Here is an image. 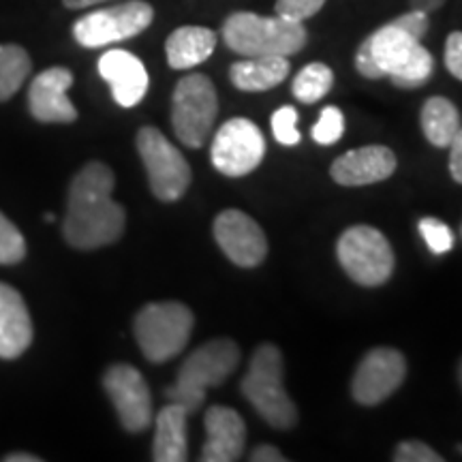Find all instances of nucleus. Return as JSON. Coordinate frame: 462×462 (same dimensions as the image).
Returning a JSON list of instances; mask_svg holds the SVG:
<instances>
[{
	"label": "nucleus",
	"mask_w": 462,
	"mask_h": 462,
	"mask_svg": "<svg viewBox=\"0 0 462 462\" xmlns=\"http://www.w3.org/2000/svg\"><path fill=\"white\" fill-rule=\"evenodd\" d=\"M5 460H7V462H39L42 458H39V456H34V454H11Z\"/></svg>",
	"instance_id": "37"
},
{
	"label": "nucleus",
	"mask_w": 462,
	"mask_h": 462,
	"mask_svg": "<svg viewBox=\"0 0 462 462\" xmlns=\"http://www.w3.org/2000/svg\"><path fill=\"white\" fill-rule=\"evenodd\" d=\"M326 0H276V15L293 22H304L321 11Z\"/></svg>",
	"instance_id": "30"
},
{
	"label": "nucleus",
	"mask_w": 462,
	"mask_h": 462,
	"mask_svg": "<svg viewBox=\"0 0 462 462\" xmlns=\"http://www.w3.org/2000/svg\"><path fill=\"white\" fill-rule=\"evenodd\" d=\"M396 462H441L443 458L435 449L421 441H402L394 452Z\"/></svg>",
	"instance_id": "31"
},
{
	"label": "nucleus",
	"mask_w": 462,
	"mask_h": 462,
	"mask_svg": "<svg viewBox=\"0 0 462 462\" xmlns=\"http://www.w3.org/2000/svg\"><path fill=\"white\" fill-rule=\"evenodd\" d=\"M289 60L285 56H259L234 62L229 69L231 84L245 92H263L285 82Z\"/></svg>",
	"instance_id": "22"
},
{
	"label": "nucleus",
	"mask_w": 462,
	"mask_h": 462,
	"mask_svg": "<svg viewBox=\"0 0 462 462\" xmlns=\"http://www.w3.org/2000/svg\"><path fill=\"white\" fill-rule=\"evenodd\" d=\"M120 424L129 432H143L152 424V396L146 379L131 364H114L103 377Z\"/></svg>",
	"instance_id": "12"
},
{
	"label": "nucleus",
	"mask_w": 462,
	"mask_h": 462,
	"mask_svg": "<svg viewBox=\"0 0 462 462\" xmlns=\"http://www.w3.org/2000/svg\"><path fill=\"white\" fill-rule=\"evenodd\" d=\"M240 362V349L234 340L215 338L204 343L182 362L176 383L167 388L170 402L182 404L189 415L204 402L206 392L221 385Z\"/></svg>",
	"instance_id": "4"
},
{
	"label": "nucleus",
	"mask_w": 462,
	"mask_h": 462,
	"mask_svg": "<svg viewBox=\"0 0 462 462\" xmlns=\"http://www.w3.org/2000/svg\"><path fill=\"white\" fill-rule=\"evenodd\" d=\"M137 152L146 167L150 189L161 201H178L190 184V167L182 152L154 126L137 133Z\"/></svg>",
	"instance_id": "10"
},
{
	"label": "nucleus",
	"mask_w": 462,
	"mask_h": 462,
	"mask_svg": "<svg viewBox=\"0 0 462 462\" xmlns=\"http://www.w3.org/2000/svg\"><path fill=\"white\" fill-rule=\"evenodd\" d=\"M446 67L462 82V32H452L446 42Z\"/></svg>",
	"instance_id": "32"
},
{
	"label": "nucleus",
	"mask_w": 462,
	"mask_h": 462,
	"mask_svg": "<svg viewBox=\"0 0 462 462\" xmlns=\"http://www.w3.org/2000/svg\"><path fill=\"white\" fill-rule=\"evenodd\" d=\"M446 0H411V9L421 11V14H432V11L441 9Z\"/></svg>",
	"instance_id": "35"
},
{
	"label": "nucleus",
	"mask_w": 462,
	"mask_h": 462,
	"mask_svg": "<svg viewBox=\"0 0 462 462\" xmlns=\"http://www.w3.org/2000/svg\"><path fill=\"white\" fill-rule=\"evenodd\" d=\"M114 184V171L101 161H90L75 173L62 221V236L73 248L95 251L123 238L126 215L112 199Z\"/></svg>",
	"instance_id": "1"
},
{
	"label": "nucleus",
	"mask_w": 462,
	"mask_h": 462,
	"mask_svg": "<svg viewBox=\"0 0 462 462\" xmlns=\"http://www.w3.org/2000/svg\"><path fill=\"white\" fill-rule=\"evenodd\" d=\"M282 373L281 349L265 343L255 349L246 377L242 379V394L276 430L293 429L298 421V409L287 394Z\"/></svg>",
	"instance_id": "5"
},
{
	"label": "nucleus",
	"mask_w": 462,
	"mask_h": 462,
	"mask_svg": "<svg viewBox=\"0 0 462 462\" xmlns=\"http://www.w3.org/2000/svg\"><path fill=\"white\" fill-rule=\"evenodd\" d=\"M273 135L282 146H296V143H300L296 107L285 106L276 109L273 114Z\"/></svg>",
	"instance_id": "29"
},
{
	"label": "nucleus",
	"mask_w": 462,
	"mask_h": 462,
	"mask_svg": "<svg viewBox=\"0 0 462 462\" xmlns=\"http://www.w3.org/2000/svg\"><path fill=\"white\" fill-rule=\"evenodd\" d=\"M99 73L112 86V97L120 107H135L148 92V71L135 54L109 50L99 58Z\"/></svg>",
	"instance_id": "16"
},
{
	"label": "nucleus",
	"mask_w": 462,
	"mask_h": 462,
	"mask_svg": "<svg viewBox=\"0 0 462 462\" xmlns=\"http://www.w3.org/2000/svg\"><path fill=\"white\" fill-rule=\"evenodd\" d=\"M101 3H107V0H62V5H65L67 9H88Z\"/></svg>",
	"instance_id": "36"
},
{
	"label": "nucleus",
	"mask_w": 462,
	"mask_h": 462,
	"mask_svg": "<svg viewBox=\"0 0 462 462\" xmlns=\"http://www.w3.org/2000/svg\"><path fill=\"white\" fill-rule=\"evenodd\" d=\"M420 234L435 255H443L454 248V234L446 223L435 217H426L420 221Z\"/></svg>",
	"instance_id": "28"
},
{
	"label": "nucleus",
	"mask_w": 462,
	"mask_h": 462,
	"mask_svg": "<svg viewBox=\"0 0 462 462\" xmlns=\"http://www.w3.org/2000/svg\"><path fill=\"white\" fill-rule=\"evenodd\" d=\"M73 73L65 67L45 69L28 88V109L32 118L45 125H69L78 120V109L67 97Z\"/></svg>",
	"instance_id": "15"
},
{
	"label": "nucleus",
	"mask_w": 462,
	"mask_h": 462,
	"mask_svg": "<svg viewBox=\"0 0 462 462\" xmlns=\"http://www.w3.org/2000/svg\"><path fill=\"white\" fill-rule=\"evenodd\" d=\"M217 48V34L204 26H180L165 42L167 62L176 71L201 65Z\"/></svg>",
	"instance_id": "20"
},
{
	"label": "nucleus",
	"mask_w": 462,
	"mask_h": 462,
	"mask_svg": "<svg viewBox=\"0 0 462 462\" xmlns=\"http://www.w3.org/2000/svg\"><path fill=\"white\" fill-rule=\"evenodd\" d=\"M195 317L180 302L146 304L135 317V340L143 357L163 364L176 357L189 345Z\"/></svg>",
	"instance_id": "6"
},
{
	"label": "nucleus",
	"mask_w": 462,
	"mask_h": 462,
	"mask_svg": "<svg viewBox=\"0 0 462 462\" xmlns=\"http://www.w3.org/2000/svg\"><path fill=\"white\" fill-rule=\"evenodd\" d=\"M306 28L302 22L287 17L257 15L240 11L229 15L223 24V39L227 48L245 58L259 56H293L306 45Z\"/></svg>",
	"instance_id": "3"
},
{
	"label": "nucleus",
	"mask_w": 462,
	"mask_h": 462,
	"mask_svg": "<svg viewBox=\"0 0 462 462\" xmlns=\"http://www.w3.org/2000/svg\"><path fill=\"white\" fill-rule=\"evenodd\" d=\"M210 157L223 176H246L257 170L265 157L263 133L248 118H231L217 131Z\"/></svg>",
	"instance_id": "11"
},
{
	"label": "nucleus",
	"mask_w": 462,
	"mask_h": 462,
	"mask_svg": "<svg viewBox=\"0 0 462 462\" xmlns=\"http://www.w3.org/2000/svg\"><path fill=\"white\" fill-rule=\"evenodd\" d=\"M251 460L253 462H282L285 460V456H282L281 449L274 446H259L253 449Z\"/></svg>",
	"instance_id": "34"
},
{
	"label": "nucleus",
	"mask_w": 462,
	"mask_h": 462,
	"mask_svg": "<svg viewBox=\"0 0 462 462\" xmlns=\"http://www.w3.org/2000/svg\"><path fill=\"white\" fill-rule=\"evenodd\" d=\"M404 374H407V362L401 351L390 349V346H377V349L368 351L357 366L354 383H351V394L360 404L373 407L401 388Z\"/></svg>",
	"instance_id": "13"
},
{
	"label": "nucleus",
	"mask_w": 462,
	"mask_h": 462,
	"mask_svg": "<svg viewBox=\"0 0 462 462\" xmlns=\"http://www.w3.org/2000/svg\"><path fill=\"white\" fill-rule=\"evenodd\" d=\"M396 170V157L385 146H364L340 154L332 163L334 182L343 187H366L390 178Z\"/></svg>",
	"instance_id": "18"
},
{
	"label": "nucleus",
	"mask_w": 462,
	"mask_h": 462,
	"mask_svg": "<svg viewBox=\"0 0 462 462\" xmlns=\"http://www.w3.org/2000/svg\"><path fill=\"white\" fill-rule=\"evenodd\" d=\"M215 240L221 251L240 268H255L268 255L263 229L240 210H223L215 218Z\"/></svg>",
	"instance_id": "14"
},
{
	"label": "nucleus",
	"mask_w": 462,
	"mask_h": 462,
	"mask_svg": "<svg viewBox=\"0 0 462 462\" xmlns=\"http://www.w3.org/2000/svg\"><path fill=\"white\" fill-rule=\"evenodd\" d=\"M421 131L437 148H448L460 129V114L446 97H430L421 107Z\"/></svg>",
	"instance_id": "23"
},
{
	"label": "nucleus",
	"mask_w": 462,
	"mask_h": 462,
	"mask_svg": "<svg viewBox=\"0 0 462 462\" xmlns=\"http://www.w3.org/2000/svg\"><path fill=\"white\" fill-rule=\"evenodd\" d=\"M332 84H334L332 69L323 65V62H310V65H306L302 71L293 78L291 90L300 103L310 106V103H317L319 99H323V97L332 90Z\"/></svg>",
	"instance_id": "25"
},
{
	"label": "nucleus",
	"mask_w": 462,
	"mask_h": 462,
	"mask_svg": "<svg viewBox=\"0 0 462 462\" xmlns=\"http://www.w3.org/2000/svg\"><path fill=\"white\" fill-rule=\"evenodd\" d=\"M32 343V321L22 293L0 282V357L15 360Z\"/></svg>",
	"instance_id": "19"
},
{
	"label": "nucleus",
	"mask_w": 462,
	"mask_h": 462,
	"mask_svg": "<svg viewBox=\"0 0 462 462\" xmlns=\"http://www.w3.org/2000/svg\"><path fill=\"white\" fill-rule=\"evenodd\" d=\"M218 99L215 84L201 73H190L178 82L171 97V125L184 146L201 148L215 126Z\"/></svg>",
	"instance_id": "7"
},
{
	"label": "nucleus",
	"mask_w": 462,
	"mask_h": 462,
	"mask_svg": "<svg viewBox=\"0 0 462 462\" xmlns=\"http://www.w3.org/2000/svg\"><path fill=\"white\" fill-rule=\"evenodd\" d=\"M31 56L20 45L0 43V101H9L31 75Z\"/></svg>",
	"instance_id": "24"
},
{
	"label": "nucleus",
	"mask_w": 462,
	"mask_h": 462,
	"mask_svg": "<svg viewBox=\"0 0 462 462\" xmlns=\"http://www.w3.org/2000/svg\"><path fill=\"white\" fill-rule=\"evenodd\" d=\"M45 221H54V215H50V212H45Z\"/></svg>",
	"instance_id": "38"
},
{
	"label": "nucleus",
	"mask_w": 462,
	"mask_h": 462,
	"mask_svg": "<svg viewBox=\"0 0 462 462\" xmlns=\"http://www.w3.org/2000/svg\"><path fill=\"white\" fill-rule=\"evenodd\" d=\"M337 255L357 285L379 287L394 273V251L388 238L368 225L345 229L338 238Z\"/></svg>",
	"instance_id": "8"
},
{
	"label": "nucleus",
	"mask_w": 462,
	"mask_h": 462,
	"mask_svg": "<svg viewBox=\"0 0 462 462\" xmlns=\"http://www.w3.org/2000/svg\"><path fill=\"white\" fill-rule=\"evenodd\" d=\"M154 9L143 0H126L114 7L92 11L73 24V37L82 48H106V45L137 37L152 24Z\"/></svg>",
	"instance_id": "9"
},
{
	"label": "nucleus",
	"mask_w": 462,
	"mask_h": 462,
	"mask_svg": "<svg viewBox=\"0 0 462 462\" xmlns=\"http://www.w3.org/2000/svg\"><path fill=\"white\" fill-rule=\"evenodd\" d=\"M26 257V240L22 231L0 212V265H15Z\"/></svg>",
	"instance_id": "26"
},
{
	"label": "nucleus",
	"mask_w": 462,
	"mask_h": 462,
	"mask_svg": "<svg viewBox=\"0 0 462 462\" xmlns=\"http://www.w3.org/2000/svg\"><path fill=\"white\" fill-rule=\"evenodd\" d=\"M206 443L201 462H234L245 452L246 426L238 411L229 407H210L206 411Z\"/></svg>",
	"instance_id": "17"
},
{
	"label": "nucleus",
	"mask_w": 462,
	"mask_h": 462,
	"mask_svg": "<svg viewBox=\"0 0 462 462\" xmlns=\"http://www.w3.org/2000/svg\"><path fill=\"white\" fill-rule=\"evenodd\" d=\"M345 131V118L338 107H323L319 120L313 126V140L321 146H332L343 137Z\"/></svg>",
	"instance_id": "27"
},
{
	"label": "nucleus",
	"mask_w": 462,
	"mask_h": 462,
	"mask_svg": "<svg viewBox=\"0 0 462 462\" xmlns=\"http://www.w3.org/2000/svg\"><path fill=\"white\" fill-rule=\"evenodd\" d=\"M452 152H449V173L458 184H462V126L454 135L452 143H449Z\"/></svg>",
	"instance_id": "33"
},
{
	"label": "nucleus",
	"mask_w": 462,
	"mask_h": 462,
	"mask_svg": "<svg viewBox=\"0 0 462 462\" xmlns=\"http://www.w3.org/2000/svg\"><path fill=\"white\" fill-rule=\"evenodd\" d=\"M458 379H460V385H462V362H460V368H458Z\"/></svg>",
	"instance_id": "39"
},
{
	"label": "nucleus",
	"mask_w": 462,
	"mask_h": 462,
	"mask_svg": "<svg viewBox=\"0 0 462 462\" xmlns=\"http://www.w3.org/2000/svg\"><path fill=\"white\" fill-rule=\"evenodd\" d=\"M357 73L368 79L390 78L398 88H420L435 71L430 51L394 20L366 37L356 54Z\"/></svg>",
	"instance_id": "2"
},
{
	"label": "nucleus",
	"mask_w": 462,
	"mask_h": 462,
	"mask_svg": "<svg viewBox=\"0 0 462 462\" xmlns=\"http://www.w3.org/2000/svg\"><path fill=\"white\" fill-rule=\"evenodd\" d=\"M189 411L182 404H167L157 415V432H154L152 458L157 462H184L189 458L187 443Z\"/></svg>",
	"instance_id": "21"
}]
</instances>
